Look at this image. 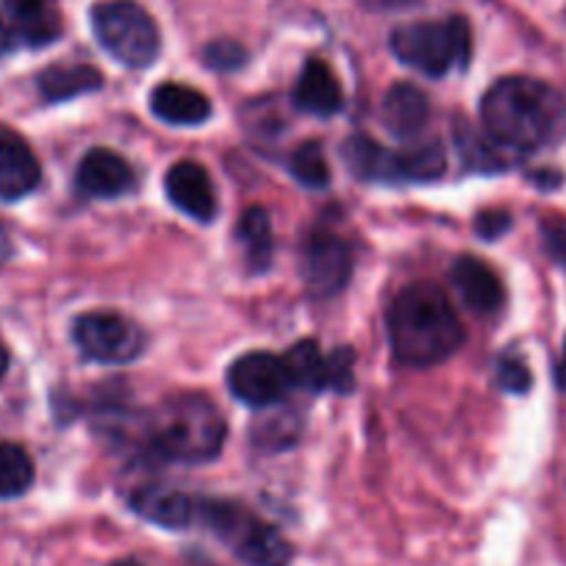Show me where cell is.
Here are the masks:
<instances>
[{
  "mask_svg": "<svg viewBox=\"0 0 566 566\" xmlns=\"http://www.w3.org/2000/svg\"><path fill=\"white\" fill-rule=\"evenodd\" d=\"M481 119L514 154H536L566 139V97L544 81L511 75L483 95Z\"/></svg>",
  "mask_w": 566,
  "mask_h": 566,
  "instance_id": "cell-1",
  "label": "cell"
},
{
  "mask_svg": "<svg viewBox=\"0 0 566 566\" xmlns=\"http://www.w3.org/2000/svg\"><path fill=\"white\" fill-rule=\"evenodd\" d=\"M391 353L406 367H433L464 345V325L437 283H411L386 314Z\"/></svg>",
  "mask_w": 566,
  "mask_h": 566,
  "instance_id": "cell-2",
  "label": "cell"
},
{
  "mask_svg": "<svg viewBox=\"0 0 566 566\" xmlns=\"http://www.w3.org/2000/svg\"><path fill=\"white\" fill-rule=\"evenodd\" d=\"M228 424L206 395L184 391L167 397L148 417L145 448L172 464H209L222 453Z\"/></svg>",
  "mask_w": 566,
  "mask_h": 566,
  "instance_id": "cell-3",
  "label": "cell"
},
{
  "mask_svg": "<svg viewBox=\"0 0 566 566\" xmlns=\"http://www.w3.org/2000/svg\"><path fill=\"white\" fill-rule=\"evenodd\" d=\"M391 53L406 67L419 70L428 78H442L453 67H467L472 53L470 23L464 18L419 20L395 29L389 40Z\"/></svg>",
  "mask_w": 566,
  "mask_h": 566,
  "instance_id": "cell-4",
  "label": "cell"
},
{
  "mask_svg": "<svg viewBox=\"0 0 566 566\" xmlns=\"http://www.w3.org/2000/svg\"><path fill=\"white\" fill-rule=\"evenodd\" d=\"M342 159L364 181L424 184L444 172V150L439 142H424L411 150H386L369 136L356 134L342 145Z\"/></svg>",
  "mask_w": 566,
  "mask_h": 566,
  "instance_id": "cell-5",
  "label": "cell"
},
{
  "mask_svg": "<svg viewBox=\"0 0 566 566\" xmlns=\"http://www.w3.org/2000/svg\"><path fill=\"white\" fill-rule=\"evenodd\" d=\"M92 31H95L103 51L125 67H150L159 59V25L136 0H101V3H95Z\"/></svg>",
  "mask_w": 566,
  "mask_h": 566,
  "instance_id": "cell-6",
  "label": "cell"
},
{
  "mask_svg": "<svg viewBox=\"0 0 566 566\" xmlns=\"http://www.w3.org/2000/svg\"><path fill=\"white\" fill-rule=\"evenodd\" d=\"M198 520L209 525L244 564L290 566L292 544L242 505L226 500H200Z\"/></svg>",
  "mask_w": 566,
  "mask_h": 566,
  "instance_id": "cell-7",
  "label": "cell"
},
{
  "mask_svg": "<svg viewBox=\"0 0 566 566\" xmlns=\"http://www.w3.org/2000/svg\"><path fill=\"white\" fill-rule=\"evenodd\" d=\"M73 339L81 353L97 364H128L145 350L139 325L108 312H92L75 319Z\"/></svg>",
  "mask_w": 566,
  "mask_h": 566,
  "instance_id": "cell-8",
  "label": "cell"
},
{
  "mask_svg": "<svg viewBox=\"0 0 566 566\" xmlns=\"http://www.w3.org/2000/svg\"><path fill=\"white\" fill-rule=\"evenodd\" d=\"M301 275L306 283V292L317 301L339 295L353 275L350 248L336 233H308L301 253Z\"/></svg>",
  "mask_w": 566,
  "mask_h": 566,
  "instance_id": "cell-9",
  "label": "cell"
},
{
  "mask_svg": "<svg viewBox=\"0 0 566 566\" xmlns=\"http://www.w3.org/2000/svg\"><path fill=\"white\" fill-rule=\"evenodd\" d=\"M228 389L239 402L253 408L277 406L292 389L283 358L272 353H248L228 369Z\"/></svg>",
  "mask_w": 566,
  "mask_h": 566,
  "instance_id": "cell-10",
  "label": "cell"
},
{
  "mask_svg": "<svg viewBox=\"0 0 566 566\" xmlns=\"http://www.w3.org/2000/svg\"><path fill=\"white\" fill-rule=\"evenodd\" d=\"M40 161L29 142L0 123V200H20L40 187Z\"/></svg>",
  "mask_w": 566,
  "mask_h": 566,
  "instance_id": "cell-11",
  "label": "cell"
},
{
  "mask_svg": "<svg viewBox=\"0 0 566 566\" xmlns=\"http://www.w3.org/2000/svg\"><path fill=\"white\" fill-rule=\"evenodd\" d=\"M165 189L178 211L198 222H209L217 214V195L209 172L198 161H178L167 170Z\"/></svg>",
  "mask_w": 566,
  "mask_h": 566,
  "instance_id": "cell-12",
  "label": "cell"
},
{
  "mask_svg": "<svg viewBox=\"0 0 566 566\" xmlns=\"http://www.w3.org/2000/svg\"><path fill=\"white\" fill-rule=\"evenodd\" d=\"M75 184L84 195L101 200L123 198L125 192L134 189V170L128 161L119 154L108 148H92L90 154L81 159L78 172H75Z\"/></svg>",
  "mask_w": 566,
  "mask_h": 566,
  "instance_id": "cell-13",
  "label": "cell"
},
{
  "mask_svg": "<svg viewBox=\"0 0 566 566\" xmlns=\"http://www.w3.org/2000/svg\"><path fill=\"white\" fill-rule=\"evenodd\" d=\"M130 509L154 525L167 527V531H181V527L198 522L200 500L170 486H142L130 494Z\"/></svg>",
  "mask_w": 566,
  "mask_h": 566,
  "instance_id": "cell-14",
  "label": "cell"
},
{
  "mask_svg": "<svg viewBox=\"0 0 566 566\" xmlns=\"http://www.w3.org/2000/svg\"><path fill=\"white\" fill-rule=\"evenodd\" d=\"M450 281L464 306L472 312L492 314L503 306V281L486 261L475 259V255H461L450 270Z\"/></svg>",
  "mask_w": 566,
  "mask_h": 566,
  "instance_id": "cell-15",
  "label": "cell"
},
{
  "mask_svg": "<svg viewBox=\"0 0 566 566\" xmlns=\"http://www.w3.org/2000/svg\"><path fill=\"white\" fill-rule=\"evenodd\" d=\"M3 7L12 23V34L25 45H51L62 34V20L53 0H3Z\"/></svg>",
  "mask_w": 566,
  "mask_h": 566,
  "instance_id": "cell-16",
  "label": "cell"
},
{
  "mask_svg": "<svg viewBox=\"0 0 566 566\" xmlns=\"http://www.w3.org/2000/svg\"><path fill=\"white\" fill-rule=\"evenodd\" d=\"M295 106L303 108L308 114H317V117H331L342 108V86L339 78L334 75V70L328 67L319 59L306 62V67L301 70L295 84Z\"/></svg>",
  "mask_w": 566,
  "mask_h": 566,
  "instance_id": "cell-17",
  "label": "cell"
},
{
  "mask_svg": "<svg viewBox=\"0 0 566 566\" xmlns=\"http://www.w3.org/2000/svg\"><path fill=\"white\" fill-rule=\"evenodd\" d=\"M380 117H384V125L397 139H413L431 117V103H428L424 92L417 90L413 84H395L386 92Z\"/></svg>",
  "mask_w": 566,
  "mask_h": 566,
  "instance_id": "cell-18",
  "label": "cell"
},
{
  "mask_svg": "<svg viewBox=\"0 0 566 566\" xmlns=\"http://www.w3.org/2000/svg\"><path fill=\"white\" fill-rule=\"evenodd\" d=\"M150 112L167 125H200L211 117V103L203 92L192 90L187 84H167L156 86L150 95Z\"/></svg>",
  "mask_w": 566,
  "mask_h": 566,
  "instance_id": "cell-19",
  "label": "cell"
},
{
  "mask_svg": "<svg viewBox=\"0 0 566 566\" xmlns=\"http://www.w3.org/2000/svg\"><path fill=\"white\" fill-rule=\"evenodd\" d=\"M455 139H459V150L464 156L467 167L481 172H500L514 167L522 159L520 154H514L511 148H505L503 142L494 139L486 130H472V125H459L455 130Z\"/></svg>",
  "mask_w": 566,
  "mask_h": 566,
  "instance_id": "cell-20",
  "label": "cell"
},
{
  "mask_svg": "<svg viewBox=\"0 0 566 566\" xmlns=\"http://www.w3.org/2000/svg\"><path fill=\"white\" fill-rule=\"evenodd\" d=\"M36 84H40L42 97L48 103H62L101 90L103 75L90 64H56V67L42 70Z\"/></svg>",
  "mask_w": 566,
  "mask_h": 566,
  "instance_id": "cell-21",
  "label": "cell"
},
{
  "mask_svg": "<svg viewBox=\"0 0 566 566\" xmlns=\"http://www.w3.org/2000/svg\"><path fill=\"white\" fill-rule=\"evenodd\" d=\"M237 239L242 244L250 272H264L272 261V222L259 206L248 209L237 226Z\"/></svg>",
  "mask_w": 566,
  "mask_h": 566,
  "instance_id": "cell-22",
  "label": "cell"
},
{
  "mask_svg": "<svg viewBox=\"0 0 566 566\" xmlns=\"http://www.w3.org/2000/svg\"><path fill=\"white\" fill-rule=\"evenodd\" d=\"M259 419L253 422V431H250V437H253V444L261 450H286L292 448V444L297 442V437H301V417H297L295 411H290V408H275V411H270V406L261 408Z\"/></svg>",
  "mask_w": 566,
  "mask_h": 566,
  "instance_id": "cell-23",
  "label": "cell"
},
{
  "mask_svg": "<svg viewBox=\"0 0 566 566\" xmlns=\"http://www.w3.org/2000/svg\"><path fill=\"white\" fill-rule=\"evenodd\" d=\"M325 361L328 358L319 353V345L314 339H303L292 345V350L283 356V367L290 373L292 386L308 391L325 389Z\"/></svg>",
  "mask_w": 566,
  "mask_h": 566,
  "instance_id": "cell-24",
  "label": "cell"
},
{
  "mask_svg": "<svg viewBox=\"0 0 566 566\" xmlns=\"http://www.w3.org/2000/svg\"><path fill=\"white\" fill-rule=\"evenodd\" d=\"M34 483V461L20 444H0V500H14Z\"/></svg>",
  "mask_w": 566,
  "mask_h": 566,
  "instance_id": "cell-25",
  "label": "cell"
},
{
  "mask_svg": "<svg viewBox=\"0 0 566 566\" xmlns=\"http://www.w3.org/2000/svg\"><path fill=\"white\" fill-rule=\"evenodd\" d=\"M292 176L297 178V184L308 189H325L331 184V167L325 161L323 145L319 142H306L292 154L290 159Z\"/></svg>",
  "mask_w": 566,
  "mask_h": 566,
  "instance_id": "cell-26",
  "label": "cell"
},
{
  "mask_svg": "<svg viewBox=\"0 0 566 566\" xmlns=\"http://www.w3.org/2000/svg\"><path fill=\"white\" fill-rule=\"evenodd\" d=\"M325 389L350 391L353 389V350L339 347L325 361Z\"/></svg>",
  "mask_w": 566,
  "mask_h": 566,
  "instance_id": "cell-27",
  "label": "cell"
},
{
  "mask_svg": "<svg viewBox=\"0 0 566 566\" xmlns=\"http://www.w3.org/2000/svg\"><path fill=\"white\" fill-rule=\"evenodd\" d=\"M203 59H206V64H209L211 70H220V73H231V70L242 67L244 59H248V53H244V48L239 45V42L217 40V42H211L209 48H206Z\"/></svg>",
  "mask_w": 566,
  "mask_h": 566,
  "instance_id": "cell-28",
  "label": "cell"
},
{
  "mask_svg": "<svg viewBox=\"0 0 566 566\" xmlns=\"http://www.w3.org/2000/svg\"><path fill=\"white\" fill-rule=\"evenodd\" d=\"M533 378L531 369L520 361V358H503L497 364V386L500 389L511 391V395H522V391L531 389Z\"/></svg>",
  "mask_w": 566,
  "mask_h": 566,
  "instance_id": "cell-29",
  "label": "cell"
},
{
  "mask_svg": "<svg viewBox=\"0 0 566 566\" xmlns=\"http://www.w3.org/2000/svg\"><path fill=\"white\" fill-rule=\"evenodd\" d=\"M542 242L544 250L560 266H566V217H549V220L542 222Z\"/></svg>",
  "mask_w": 566,
  "mask_h": 566,
  "instance_id": "cell-30",
  "label": "cell"
},
{
  "mask_svg": "<svg viewBox=\"0 0 566 566\" xmlns=\"http://www.w3.org/2000/svg\"><path fill=\"white\" fill-rule=\"evenodd\" d=\"M509 228H511V214L503 209H486L475 217L478 237L489 239V242H494L497 237H503Z\"/></svg>",
  "mask_w": 566,
  "mask_h": 566,
  "instance_id": "cell-31",
  "label": "cell"
},
{
  "mask_svg": "<svg viewBox=\"0 0 566 566\" xmlns=\"http://www.w3.org/2000/svg\"><path fill=\"white\" fill-rule=\"evenodd\" d=\"M9 259H12V239H9V231L3 228V222H0V266L7 264Z\"/></svg>",
  "mask_w": 566,
  "mask_h": 566,
  "instance_id": "cell-32",
  "label": "cell"
},
{
  "mask_svg": "<svg viewBox=\"0 0 566 566\" xmlns=\"http://www.w3.org/2000/svg\"><path fill=\"white\" fill-rule=\"evenodd\" d=\"M12 40H14L12 25H7L3 23V18H0V56H7V53L12 51Z\"/></svg>",
  "mask_w": 566,
  "mask_h": 566,
  "instance_id": "cell-33",
  "label": "cell"
},
{
  "mask_svg": "<svg viewBox=\"0 0 566 566\" xmlns=\"http://www.w3.org/2000/svg\"><path fill=\"white\" fill-rule=\"evenodd\" d=\"M555 384L566 391V339H564V350H560L558 367H555Z\"/></svg>",
  "mask_w": 566,
  "mask_h": 566,
  "instance_id": "cell-34",
  "label": "cell"
},
{
  "mask_svg": "<svg viewBox=\"0 0 566 566\" xmlns=\"http://www.w3.org/2000/svg\"><path fill=\"white\" fill-rule=\"evenodd\" d=\"M7 369H9V350H7V345L0 342V380H3Z\"/></svg>",
  "mask_w": 566,
  "mask_h": 566,
  "instance_id": "cell-35",
  "label": "cell"
},
{
  "mask_svg": "<svg viewBox=\"0 0 566 566\" xmlns=\"http://www.w3.org/2000/svg\"><path fill=\"white\" fill-rule=\"evenodd\" d=\"M114 566H139V564H134V560H119V564H114Z\"/></svg>",
  "mask_w": 566,
  "mask_h": 566,
  "instance_id": "cell-36",
  "label": "cell"
}]
</instances>
